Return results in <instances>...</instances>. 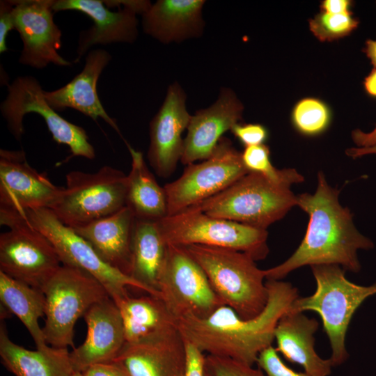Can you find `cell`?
<instances>
[{"mask_svg": "<svg viewBox=\"0 0 376 376\" xmlns=\"http://www.w3.org/2000/svg\"><path fill=\"white\" fill-rule=\"evenodd\" d=\"M339 194L320 171L315 192L297 196V205L309 217L306 232L290 257L265 269L266 280L281 281L305 265H336L354 273L360 271L358 251L372 249L374 243L357 228L352 213L340 204Z\"/></svg>", "mask_w": 376, "mask_h": 376, "instance_id": "1", "label": "cell"}, {"mask_svg": "<svg viewBox=\"0 0 376 376\" xmlns=\"http://www.w3.org/2000/svg\"><path fill=\"white\" fill-rule=\"evenodd\" d=\"M266 285L267 304L253 318H242L223 305L205 318L183 316L176 320V327L186 341L205 354L253 366L260 353L272 345L279 319L299 297L290 283L266 280Z\"/></svg>", "mask_w": 376, "mask_h": 376, "instance_id": "2", "label": "cell"}, {"mask_svg": "<svg viewBox=\"0 0 376 376\" xmlns=\"http://www.w3.org/2000/svg\"><path fill=\"white\" fill-rule=\"evenodd\" d=\"M201 267L221 304L251 319L265 308L269 298L265 269L248 254L224 248L182 246Z\"/></svg>", "mask_w": 376, "mask_h": 376, "instance_id": "3", "label": "cell"}, {"mask_svg": "<svg viewBox=\"0 0 376 376\" xmlns=\"http://www.w3.org/2000/svg\"><path fill=\"white\" fill-rule=\"evenodd\" d=\"M316 289L307 297H298L290 306L289 312L312 311L320 316L331 348L332 366L346 361L348 353L345 337L352 316L361 304L376 294V283L363 286L350 281L345 270L336 265L311 266Z\"/></svg>", "mask_w": 376, "mask_h": 376, "instance_id": "4", "label": "cell"}, {"mask_svg": "<svg viewBox=\"0 0 376 376\" xmlns=\"http://www.w3.org/2000/svg\"><path fill=\"white\" fill-rule=\"evenodd\" d=\"M290 180L249 172L223 191L195 205L205 214L267 230L297 205Z\"/></svg>", "mask_w": 376, "mask_h": 376, "instance_id": "5", "label": "cell"}, {"mask_svg": "<svg viewBox=\"0 0 376 376\" xmlns=\"http://www.w3.org/2000/svg\"><path fill=\"white\" fill-rule=\"evenodd\" d=\"M166 245L191 244L233 249L245 253L256 261L268 253L267 230L214 217L193 206L158 221Z\"/></svg>", "mask_w": 376, "mask_h": 376, "instance_id": "6", "label": "cell"}, {"mask_svg": "<svg viewBox=\"0 0 376 376\" xmlns=\"http://www.w3.org/2000/svg\"><path fill=\"white\" fill-rule=\"evenodd\" d=\"M45 297V322L42 328L47 345L56 348H75V325L93 304L109 297L92 275L63 265L42 289Z\"/></svg>", "mask_w": 376, "mask_h": 376, "instance_id": "7", "label": "cell"}, {"mask_svg": "<svg viewBox=\"0 0 376 376\" xmlns=\"http://www.w3.org/2000/svg\"><path fill=\"white\" fill-rule=\"evenodd\" d=\"M50 210L65 226L75 228L111 215L126 206L127 175L110 166L95 173L72 171Z\"/></svg>", "mask_w": 376, "mask_h": 376, "instance_id": "8", "label": "cell"}, {"mask_svg": "<svg viewBox=\"0 0 376 376\" xmlns=\"http://www.w3.org/2000/svg\"><path fill=\"white\" fill-rule=\"evenodd\" d=\"M30 224L42 233L54 245L61 263L81 269L95 278L116 304L129 296L128 287L159 295L127 275L106 263L91 245L63 224L49 208L28 210L24 212Z\"/></svg>", "mask_w": 376, "mask_h": 376, "instance_id": "9", "label": "cell"}, {"mask_svg": "<svg viewBox=\"0 0 376 376\" xmlns=\"http://www.w3.org/2000/svg\"><path fill=\"white\" fill-rule=\"evenodd\" d=\"M0 224L9 228L0 235V271L42 290L62 266L54 245L25 216L3 217Z\"/></svg>", "mask_w": 376, "mask_h": 376, "instance_id": "10", "label": "cell"}, {"mask_svg": "<svg viewBox=\"0 0 376 376\" xmlns=\"http://www.w3.org/2000/svg\"><path fill=\"white\" fill-rule=\"evenodd\" d=\"M240 152L230 139L222 137L213 153L198 164L187 165L182 174L167 183V216L172 215L223 191L248 173Z\"/></svg>", "mask_w": 376, "mask_h": 376, "instance_id": "11", "label": "cell"}, {"mask_svg": "<svg viewBox=\"0 0 376 376\" xmlns=\"http://www.w3.org/2000/svg\"><path fill=\"white\" fill-rule=\"evenodd\" d=\"M8 94L0 110L14 138L20 141L24 132L23 119L29 113L44 118L53 139L69 147L72 156L93 159L95 152L85 130L75 125L53 109L47 103L38 80L30 75L19 76L7 84Z\"/></svg>", "mask_w": 376, "mask_h": 376, "instance_id": "12", "label": "cell"}, {"mask_svg": "<svg viewBox=\"0 0 376 376\" xmlns=\"http://www.w3.org/2000/svg\"><path fill=\"white\" fill-rule=\"evenodd\" d=\"M157 290L176 320L186 315L205 318L223 306L201 267L180 246L167 245Z\"/></svg>", "mask_w": 376, "mask_h": 376, "instance_id": "13", "label": "cell"}, {"mask_svg": "<svg viewBox=\"0 0 376 376\" xmlns=\"http://www.w3.org/2000/svg\"><path fill=\"white\" fill-rule=\"evenodd\" d=\"M151 5L145 0H54L53 10L79 11L93 19V25L79 33L72 61L77 63L94 45L134 42L139 34L136 15H142Z\"/></svg>", "mask_w": 376, "mask_h": 376, "instance_id": "14", "label": "cell"}, {"mask_svg": "<svg viewBox=\"0 0 376 376\" xmlns=\"http://www.w3.org/2000/svg\"><path fill=\"white\" fill-rule=\"evenodd\" d=\"M14 28L23 48L19 63L36 69L49 64L70 66L73 63L62 57V33L54 20V0H13Z\"/></svg>", "mask_w": 376, "mask_h": 376, "instance_id": "15", "label": "cell"}, {"mask_svg": "<svg viewBox=\"0 0 376 376\" xmlns=\"http://www.w3.org/2000/svg\"><path fill=\"white\" fill-rule=\"evenodd\" d=\"M63 189L30 166L24 150H0V211L24 217L28 210L50 209Z\"/></svg>", "mask_w": 376, "mask_h": 376, "instance_id": "16", "label": "cell"}, {"mask_svg": "<svg viewBox=\"0 0 376 376\" xmlns=\"http://www.w3.org/2000/svg\"><path fill=\"white\" fill-rule=\"evenodd\" d=\"M187 95L174 82L168 88L165 99L150 122V145L147 153L150 165L163 178L171 175L181 159L184 139L191 115L186 108Z\"/></svg>", "mask_w": 376, "mask_h": 376, "instance_id": "17", "label": "cell"}, {"mask_svg": "<svg viewBox=\"0 0 376 376\" xmlns=\"http://www.w3.org/2000/svg\"><path fill=\"white\" fill-rule=\"evenodd\" d=\"M113 361L129 376H185V340L175 325L148 339L125 343Z\"/></svg>", "mask_w": 376, "mask_h": 376, "instance_id": "18", "label": "cell"}, {"mask_svg": "<svg viewBox=\"0 0 376 376\" xmlns=\"http://www.w3.org/2000/svg\"><path fill=\"white\" fill-rule=\"evenodd\" d=\"M244 106L229 88H221L216 102L191 116L180 162L193 164L208 158L223 134L242 119Z\"/></svg>", "mask_w": 376, "mask_h": 376, "instance_id": "19", "label": "cell"}, {"mask_svg": "<svg viewBox=\"0 0 376 376\" xmlns=\"http://www.w3.org/2000/svg\"><path fill=\"white\" fill-rule=\"evenodd\" d=\"M87 325L84 342L70 352L75 371L113 361L126 343L119 308L108 297L93 304L83 316Z\"/></svg>", "mask_w": 376, "mask_h": 376, "instance_id": "20", "label": "cell"}, {"mask_svg": "<svg viewBox=\"0 0 376 376\" xmlns=\"http://www.w3.org/2000/svg\"><path fill=\"white\" fill-rule=\"evenodd\" d=\"M111 60V54L104 49L90 50L81 72L63 86L52 91H44L49 105L56 111L68 108L75 109L95 121L101 118L120 134L116 120L102 106L97 91L100 75Z\"/></svg>", "mask_w": 376, "mask_h": 376, "instance_id": "21", "label": "cell"}, {"mask_svg": "<svg viewBox=\"0 0 376 376\" xmlns=\"http://www.w3.org/2000/svg\"><path fill=\"white\" fill-rule=\"evenodd\" d=\"M135 219L131 210L125 206L111 215L72 228L106 263L130 276Z\"/></svg>", "mask_w": 376, "mask_h": 376, "instance_id": "22", "label": "cell"}, {"mask_svg": "<svg viewBox=\"0 0 376 376\" xmlns=\"http://www.w3.org/2000/svg\"><path fill=\"white\" fill-rule=\"evenodd\" d=\"M203 0H158L142 15L144 32L167 44L199 37L205 23Z\"/></svg>", "mask_w": 376, "mask_h": 376, "instance_id": "23", "label": "cell"}, {"mask_svg": "<svg viewBox=\"0 0 376 376\" xmlns=\"http://www.w3.org/2000/svg\"><path fill=\"white\" fill-rule=\"evenodd\" d=\"M319 323L308 318L303 312L285 313L274 330L276 350L286 360L301 365L304 372L311 376H328L332 363L329 359L321 358L314 348V334Z\"/></svg>", "mask_w": 376, "mask_h": 376, "instance_id": "24", "label": "cell"}, {"mask_svg": "<svg viewBox=\"0 0 376 376\" xmlns=\"http://www.w3.org/2000/svg\"><path fill=\"white\" fill-rule=\"evenodd\" d=\"M0 357L4 367L15 376H70L75 372L68 348H24L10 340L2 322Z\"/></svg>", "mask_w": 376, "mask_h": 376, "instance_id": "25", "label": "cell"}, {"mask_svg": "<svg viewBox=\"0 0 376 376\" xmlns=\"http://www.w3.org/2000/svg\"><path fill=\"white\" fill-rule=\"evenodd\" d=\"M125 143L132 159L131 169L127 175L126 206L137 219L159 221L168 212L164 188L148 169L143 153Z\"/></svg>", "mask_w": 376, "mask_h": 376, "instance_id": "26", "label": "cell"}, {"mask_svg": "<svg viewBox=\"0 0 376 376\" xmlns=\"http://www.w3.org/2000/svg\"><path fill=\"white\" fill-rule=\"evenodd\" d=\"M167 251L158 221L135 219L132 240L130 276L157 293Z\"/></svg>", "mask_w": 376, "mask_h": 376, "instance_id": "27", "label": "cell"}, {"mask_svg": "<svg viewBox=\"0 0 376 376\" xmlns=\"http://www.w3.org/2000/svg\"><path fill=\"white\" fill-rule=\"evenodd\" d=\"M123 324L126 343H137L159 335L176 325L159 297L148 294L127 297L116 303Z\"/></svg>", "mask_w": 376, "mask_h": 376, "instance_id": "28", "label": "cell"}, {"mask_svg": "<svg viewBox=\"0 0 376 376\" xmlns=\"http://www.w3.org/2000/svg\"><path fill=\"white\" fill-rule=\"evenodd\" d=\"M1 306L16 315L27 329L36 349L45 350L46 343L39 319L45 316L46 301L42 290L18 281L0 271Z\"/></svg>", "mask_w": 376, "mask_h": 376, "instance_id": "29", "label": "cell"}, {"mask_svg": "<svg viewBox=\"0 0 376 376\" xmlns=\"http://www.w3.org/2000/svg\"><path fill=\"white\" fill-rule=\"evenodd\" d=\"M242 159L249 172L263 174L275 180H290L295 184L304 181V177L295 169H278L270 160L268 146L260 144L245 147Z\"/></svg>", "mask_w": 376, "mask_h": 376, "instance_id": "30", "label": "cell"}, {"mask_svg": "<svg viewBox=\"0 0 376 376\" xmlns=\"http://www.w3.org/2000/svg\"><path fill=\"white\" fill-rule=\"evenodd\" d=\"M292 117L294 125L299 132L312 136L326 130L330 121V112L320 100L307 97L297 103Z\"/></svg>", "mask_w": 376, "mask_h": 376, "instance_id": "31", "label": "cell"}, {"mask_svg": "<svg viewBox=\"0 0 376 376\" xmlns=\"http://www.w3.org/2000/svg\"><path fill=\"white\" fill-rule=\"evenodd\" d=\"M359 22L352 13L330 14L322 12L309 21L313 35L320 41H332L350 34Z\"/></svg>", "mask_w": 376, "mask_h": 376, "instance_id": "32", "label": "cell"}, {"mask_svg": "<svg viewBox=\"0 0 376 376\" xmlns=\"http://www.w3.org/2000/svg\"><path fill=\"white\" fill-rule=\"evenodd\" d=\"M205 374L207 376H266L264 372L233 359L205 354Z\"/></svg>", "mask_w": 376, "mask_h": 376, "instance_id": "33", "label": "cell"}, {"mask_svg": "<svg viewBox=\"0 0 376 376\" xmlns=\"http://www.w3.org/2000/svg\"><path fill=\"white\" fill-rule=\"evenodd\" d=\"M256 364L266 376H311L305 372L293 370L286 366L272 345L260 353Z\"/></svg>", "mask_w": 376, "mask_h": 376, "instance_id": "34", "label": "cell"}, {"mask_svg": "<svg viewBox=\"0 0 376 376\" xmlns=\"http://www.w3.org/2000/svg\"><path fill=\"white\" fill-rule=\"evenodd\" d=\"M230 131L245 147L263 144L268 136L267 129L256 123H236Z\"/></svg>", "mask_w": 376, "mask_h": 376, "instance_id": "35", "label": "cell"}, {"mask_svg": "<svg viewBox=\"0 0 376 376\" xmlns=\"http://www.w3.org/2000/svg\"><path fill=\"white\" fill-rule=\"evenodd\" d=\"M13 0L0 1V53L8 51L6 38L15 29L13 22Z\"/></svg>", "mask_w": 376, "mask_h": 376, "instance_id": "36", "label": "cell"}, {"mask_svg": "<svg viewBox=\"0 0 376 376\" xmlns=\"http://www.w3.org/2000/svg\"><path fill=\"white\" fill-rule=\"evenodd\" d=\"M185 343L187 364L185 376H205V354L190 343L185 340Z\"/></svg>", "mask_w": 376, "mask_h": 376, "instance_id": "37", "label": "cell"}, {"mask_svg": "<svg viewBox=\"0 0 376 376\" xmlns=\"http://www.w3.org/2000/svg\"><path fill=\"white\" fill-rule=\"evenodd\" d=\"M81 373L83 376H129L123 366L115 361L93 364Z\"/></svg>", "mask_w": 376, "mask_h": 376, "instance_id": "38", "label": "cell"}, {"mask_svg": "<svg viewBox=\"0 0 376 376\" xmlns=\"http://www.w3.org/2000/svg\"><path fill=\"white\" fill-rule=\"evenodd\" d=\"M351 136L358 148L376 146V125L373 130L368 132L356 129L352 132Z\"/></svg>", "mask_w": 376, "mask_h": 376, "instance_id": "39", "label": "cell"}, {"mask_svg": "<svg viewBox=\"0 0 376 376\" xmlns=\"http://www.w3.org/2000/svg\"><path fill=\"white\" fill-rule=\"evenodd\" d=\"M350 7L347 0H325L321 4L322 12L330 14L350 13Z\"/></svg>", "mask_w": 376, "mask_h": 376, "instance_id": "40", "label": "cell"}, {"mask_svg": "<svg viewBox=\"0 0 376 376\" xmlns=\"http://www.w3.org/2000/svg\"><path fill=\"white\" fill-rule=\"evenodd\" d=\"M345 153L347 156L353 159L368 155H376V146L366 148H350L345 150Z\"/></svg>", "mask_w": 376, "mask_h": 376, "instance_id": "41", "label": "cell"}, {"mask_svg": "<svg viewBox=\"0 0 376 376\" xmlns=\"http://www.w3.org/2000/svg\"><path fill=\"white\" fill-rule=\"evenodd\" d=\"M363 84L366 92L376 97V68L373 69L365 78Z\"/></svg>", "mask_w": 376, "mask_h": 376, "instance_id": "42", "label": "cell"}, {"mask_svg": "<svg viewBox=\"0 0 376 376\" xmlns=\"http://www.w3.org/2000/svg\"><path fill=\"white\" fill-rule=\"evenodd\" d=\"M364 52L376 68V40H368L366 42Z\"/></svg>", "mask_w": 376, "mask_h": 376, "instance_id": "43", "label": "cell"}, {"mask_svg": "<svg viewBox=\"0 0 376 376\" xmlns=\"http://www.w3.org/2000/svg\"><path fill=\"white\" fill-rule=\"evenodd\" d=\"M70 376H83L81 372L75 371Z\"/></svg>", "mask_w": 376, "mask_h": 376, "instance_id": "44", "label": "cell"}, {"mask_svg": "<svg viewBox=\"0 0 376 376\" xmlns=\"http://www.w3.org/2000/svg\"><path fill=\"white\" fill-rule=\"evenodd\" d=\"M205 376H207L206 375H205Z\"/></svg>", "mask_w": 376, "mask_h": 376, "instance_id": "45", "label": "cell"}]
</instances>
